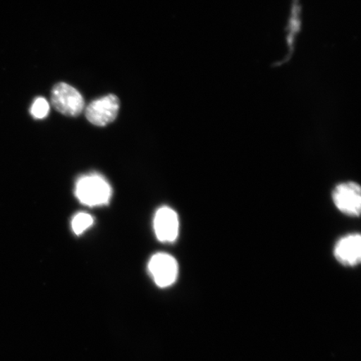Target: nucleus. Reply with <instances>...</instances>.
Listing matches in <instances>:
<instances>
[{"label":"nucleus","mask_w":361,"mask_h":361,"mask_svg":"<svg viewBox=\"0 0 361 361\" xmlns=\"http://www.w3.org/2000/svg\"><path fill=\"white\" fill-rule=\"evenodd\" d=\"M111 195V185L101 174L90 173L82 176L75 185V196L85 206L107 205Z\"/></svg>","instance_id":"nucleus-1"},{"label":"nucleus","mask_w":361,"mask_h":361,"mask_svg":"<svg viewBox=\"0 0 361 361\" xmlns=\"http://www.w3.org/2000/svg\"><path fill=\"white\" fill-rule=\"evenodd\" d=\"M51 103L57 111L67 116H78L85 108L84 98L78 90L64 82L52 89Z\"/></svg>","instance_id":"nucleus-2"},{"label":"nucleus","mask_w":361,"mask_h":361,"mask_svg":"<svg viewBox=\"0 0 361 361\" xmlns=\"http://www.w3.org/2000/svg\"><path fill=\"white\" fill-rule=\"evenodd\" d=\"M119 110V98L111 94L90 103L85 110V116L90 123L105 126L116 120Z\"/></svg>","instance_id":"nucleus-3"},{"label":"nucleus","mask_w":361,"mask_h":361,"mask_svg":"<svg viewBox=\"0 0 361 361\" xmlns=\"http://www.w3.org/2000/svg\"><path fill=\"white\" fill-rule=\"evenodd\" d=\"M332 198L341 213L354 218L360 216L361 191L359 184L349 182L337 185L332 192Z\"/></svg>","instance_id":"nucleus-4"},{"label":"nucleus","mask_w":361,"mask_h":361,"mask_svg":"<svg viewBox=\"0 0 361 361\" xmlns=\"http://www.w3.org/2000/svg\"><path fill=\"white\" fill-rule=\"evenodd\" d=\"M148 270L158 287L166 288L173 284L177 279L178 265L173 256L160 252L152 257L149 261Z\"/></svg>","instance_id":"nucleus-5"},{"label":"nucleus","mask_w":361,"mask_h":361,"mask_svg":"<svg viewBox=\"0 0 361 361\" xmlns=\"http://www.w3.org/2000/svg\"><path fill=\"white\" fill-rule=\"evenodd\" d=\"M154 231L160 242H175L179 233V220L177 213L169 207L158 209L154 218Z\"/></svg>","instance_id":"nucleus-6"},{"label":"nucleus","mask_w":361,"mask_h":361,"mask_svg":"<svg viewBox=\"0 0 361 361\" xmlns=\"http://www.w3.org/2000/svg\"><path fill=\"white\" fill-rule=\"evenodd\" d=\"M334 255L342 265L355 267L361 260V237L359 233L349 234L336 243Z\"/></svg>","instance_id":"nucleus-7"},{"label":"nucleus","mask_w":361,"mask_h":361,"mask_svg":"<svg viewBox=\"0 0 361 361\" xmlns=\"http://www.w3.org/2000/svg\"><path fill=\"white\" fill-rule=\"evenodd\" d=\"M301 7L300 6L299 0H293L291 13L290 20L288 22L287 28V45H288V56L287 59H290L295 49V42L296 36L300 33L301 28ZM286 59V60H287Z\"/></svg>","instance_id":"nucleus-8"},{"label":"nucleus","mask_w":361,"mask_h":361,"mask_svg":"<svg viewBox=\"0 0 361 361\" xmlns=\"http://www.w3.org/2000/svg\"><path fill=\"white\" fill-rule=\"evenodd\" d=\"M94 219L92 215L87 213H79L72 219L71 227L76 235H81L85 230L92 227Z\"/></svg>","instance_id":"nucleus-9"},{"label":"nucleus","mask_w":361,"mask_h":361,"mask_svg":"<svg viewBox=\"0 0 361 361\" xmlns=\"http://www.w3.org/2000/svg\"><path fill=\"white\" fill-rule=\"evenodd\" d=\"M49 112V105L47 100L43 97L35 99L32 106L30 108L31 115L35 119H44Z\"/></svg>","instance_id":"nucleus-10"}]
</instances>
